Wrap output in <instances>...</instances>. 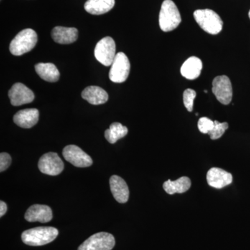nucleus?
I'll use <instances>...</instances> for the list:
<instances>
[{
	"label": "nucleus",
	"mask_w": 250,
	"mask_h": 250,
	"mask_svg": "<svg viewBox=\"0 0 250 250\" xmlns=\"http://www.w3.org/2000/svg\"><path fill=\"white\" fill-rule=\"evenodd\" d=\"M57 229L52 227H39L26 230L21 238L24 244L30 246H42L54 241L58 236Z\"/></svg>",
	"instance_id": "obj_1"
},
{
	"label": "nucleus",
	"mask_w": 250,
	"mask_h": 250,
	"mask_svg": "<svg viewBox=\"0 0 250 250\" xmlns=\"http://www.w3.org/2000/svg\"><path fill=\"white\" fill-rule=\"evenodd\" d=\"M182 22L178 8L172 0H165L161 5L159 25L161 30L168 32L175 29Z\"/></svg>",
	"instance_id": "obj_2"
},
{
	"label": "nucleus",
	"mask_w": 250,
	"mask_h": 250,
	"mask_svg": "<svg viewBox=\"0 0 250 250\" xmlns=\"http://www.w3.org/2000/svg\"><path fill=\"white\" fill-rule=\"evenodd\" d=\"M38 36L36 31L26 29L18 33L10 44L11 53L14 56H21L30 52L37 43Z\"/></svg>",
	"instance_id": "obj_3"
},
{
	"label": "nucleus",
	"mask_w": 250,
	"mask_h": 250,
	"mask_svg": "<svg viewBox=\"0 0 250 250\" xmlns=\"http://www.w3.org/2000/svg\"><path fill=\"white\" fill-rule=\"evenodd\" d=\"M193 15L197 24L206 32L215 35L223 29V21L215 11L210 9H200L195 11Z\"/></svg>",
	"instance_id": "obj_4"
},
{
	"label": "nucleus",
	"mask_w": 250,
	"mask_h": 250,
	"mask_svg": "<svg viewBox=\"0 0 250 250\" xmlns=\"http://www.w3.org/2000/svg\"><path fill=\"white\" fill-rule=\"evenodd\" d=\"M116 244L114 236L111 233L100 232L85 240L77 250H111Z\"/></svg>",
	"instance_id": "obj_5"
},
{
	"label": "nucleus",
	"mask_w": 250,
	"mask_h": 250,
	"mask_svg": "<svg viewBox=\"0 0 250 250\" xmlns=\"http://www.w3.org/2000/svg\"><path fill=\"white\" fill-rule=\"evenodd\" d=\"M109 79L114 83H123L129 77L130 62L126 54L118 52L111 65Z\"/></svg>",
	"instance_id": "obj_6"
},
{
	"label": "nucleus",
	"mask_w": 250,
	"mask_h": 250,
	"mask_svg": "<svg viewBox=\"0 0 250 250\" xmlns=\"http://www.w3.org/2000/svg\"><path fill=\"white\" fill-rule=\"evenodd\" d=\"M95 57L104 66H111L116 57V43L111 37L104 38L95 46Z\"/></svg>",
	"instance_id": "obj_7"
},
{
	"label": "nucleus",
	"mask_w": 250,
	"mask_h": 250,
	"mask_svg": "<svg viewBox=\"0 0 250 250\" xmlns=\"http://www.w3.org/2000/svg\"><path fill=\"white\" fill-rule=\"evenodd\" d=\"M212 85V91L220 103L228 105L231 103L233 97L232 85L228 77L222 75L215 77Z\"/></svg>",
	"instance_id": "obj_8"
},
{
	"label": "nucleus",
	"mask_w": 250,
	"mask_h": 250,
	"mask_svg": "<svg viewBox=\"0 0 250 250\" xmlns=\"http://www.w3.org/2000/svg\"><path fill=\"white\" fill-rule=\"evenodd\" d=\"M39 168L42 173L56 176L62 173L64 164L57 153L49 152L41 156L39 161Z\"/></svg>",
	"instance_id": "obj_9"
},
{
	"label": "nucleus",
	"mask_w": 250,
	"mask_h": 250,
	"mask_svg": "<svg viewBox=\"0 0 250 250\" xmlns=\"http://www.w3.org/2000/svg\"><path fill=\"white\" fill-rule=\"evenodd\" d=\"M62 156L67 162L75 167H86L93 164V160L90 156L75 145H70L64 148Z\"/></svg>",
	"instance_id": "obj_10"
},
{
	"label": "nucleus",
	"mask_w": 250,
	"mask_h": 250,
	"mask_svg": "<svg viewBox=\"0 0 250 250\" xmlns=\"http://www.w3.org/2000/svg\"><path fill=\"white\" fill-rule=\"evenodd\" d=\"M9 97L11 104L15 106L32 103L35 98L32 90L22 83L13 85L9 91Z\"/></svg>",
	"instance_id": "obj_11"
},
{
	"label": "nucleus",
	"mask_w": 250,
	"mask_h": 250,
	"mask_svg": "<svg viewBox=\"0 0 250 250\" xmlns=\"http://www.w3.org/2000/svg\"><path fill=\"white\" fill-rule=\"evenodd\" d=\"M207 183L210 187L221 189L232 183V174L218 167H213L207 174Z\"/></svg>",
	"instance_id": "obj_12"
},
{
	"label": "nucleus",
	"mask_w": 250,
	"mask_h": 250,
	"mask_svg": "<svg viewBox=\"0 0 250 250\" xmlns=\"http://www.w3.org/2000/svg\"><path fill=\"white\" fill-rule=\"evenodd\" d=\"M52 210L47 205H34L28 208L24 218L28 222L34 223L39 222L41 223H48L52 219Z\"/></svg>",
	"instance_id": "obj_13"
},
{
	"label": "nucleus",
	"mask_w": 250,
	"mask_h": 250,
	"mask_svg": "<svg viewBox=\"0 0 250 250\" xmlns=\"http://www.w3.org/2000/svg\"><path fill=\"white\" fill-rule=\"evenodd\" d=\"M110 188L113 196L119 203H126L129 200V190L125 181L119 176L113 175L110 178Z\"/></svg>",
	"instance_id": "obj_14"
},
{
	"label": "nucleus",
	"mask_w": 250,
	"mask_h": 250,
	"mask_svg": "<svg viewBox=\"0 0 250 250\" xmlns=\"http://www.w3.org/2000/svg\"><path fill=\"white\" fill-rule=\"evenodd\" d=\"M39 119V111L36 108L21 110L14 116V121L18 126L29 129L37 124Z\"/></svg>",
	"instance_id": "obj_15"
},
{
	"label": "nucleus",
	"mask_w": 250,
	"mask_h": 250,
	"mask_svg": "<svg viewBox=\"0 0 250 250\" xmlns=\"http://www.w3.org/2000/svg\"><path fill=\"white\" fill-rule=\"evenodd\" d=\"M52 37L57 43H73L78 39V30L74 27H56L52 29Z\"/></svg>",
	"instance_id": "obj_16"
},
{
	"label": "nucleus",
	"mask_w": 250,
	"mask_h": 250,
	"mask_svg": "<svg viewBox=\"0 0 250 250\" xmlns=\"http://www.w3.org/2000/svg\"><path fill=\"white\" fill-rule=\"evenodd\" d=\"M82 98L93 105H100L106 103L108 95L106 90L98 86H88L82 93Z\"/></svg>",
	"instance_id": "obj_17"
},
{
	"label": "nucleus",
	"mask_w": 250,
	"mask_h": 250,
	"mask_svg": "<svg viewBox=\"0 0 250 250\" xmlns=\"http://www.w3.org/2000/svg\"><path fill=\"white\" fill-rule=\"evenodd\" d=\"M202 70V61L196 57H191L184 62L181 67V74L187 80H193L200 77Z\"/></svg>",
	"instance_id": "obj_18"
},
{
	"label": "nucleus",
	"mask_w": 250,
	"mask_h": 250,
	"mask_svg": "<svg viewBox=\"0 0 250 250\" xmlns=\"http://www.w3.org/2000/svg\"><path fill=\"white\" fill-rule=\"evenodd\" d=\"M115 6V0H88L84 9L92 15H102L111 11Z\"/></svg>",
	"instance_id": "obj_19"
},
{
	"label": "nucleus",
	"mask_w": 250,
	"mask_h": 250,
	"mask_svg": "<svg viewBox=\"0 0 250 250\" xmlns=\"http://www.w3.org/2000/svg\"><path fill=\"white\" fill-rule=\"evenodd\" d=\"M36 73L42 80L48 82H57L59 80L60 73L55 65L51 62H40L35 65Z\"/></svg>",
	"instance_id": "obj_20"
},
{
	"label": "nucleus",
	"mask_w": 250,
	"mask_h": 250,
	"mask_svg": "<svg viewBox=\"0 0 250 250\" xmlns=\"http://www.w3.org/2000/svg\"><path fill=\"white\" fill-rule=\"evenodd\" d=\"M191 187V181L187 177H180L176 181L170 179L166 181L164 184V189L169 195L174 193H184L188 191Z\"/></svg>",
	"instance_id": "obj_21"
},
{
	"label": "nucleus",
	"mask_w": 250,
	"mask_h": 250,
	"mask_svg": "<svg viewBox=\"0 0 250 250\" xmlns=\"http://www.w3.org/2000/svg\"><path fill=\"white\" fill-rule=\"evenodd\" d=\"M128 129L119 123H112L109 129L105 131L104 136L108 143L114 144L118 140L127 135Z\"/></svg>",
	"instance_id": "obj_22"
},
{
	"label": "nucleus",
	"mask_w": 250,
	"mask_h": 250,
	"mask_svg": "<svg viewBox=\"0 0 250 250\" xmlns=\"http://www.w3.org/2000/svg\"><path fill=\"white\" fill-rule=\"evenodd\" d=\"M229 125L228 123H219L218 121H214V126L213 129L209 133L210 139L217 140L221 138L225 134L226 130L228 129Z\"/></svg>",
	"instance_id": "obj_23"
},
{
	"label": "nucleus",
	"mask_w": 250,
	"mask_h": 250,
	"mask_svg": "<svg viewBox=\"0 0 250 250\" xmlns=\"http://www.w3.org/2000/svg\"><path fill=\"white\" fill-rule=\"evenodd\" d=\"M196 92L190 88H188L184 92V104L189 112H191L193 110L194 100L196 98Z\"/></svg>",
	"instance_id": "obj_24"
},
{
	"label": "nucleus",
	"mask_w": 250,
	"mask_h": 250,
	"mask_svg": "<svg viewBox=\"0 0 250 250\" xmlns=\"http://www.w3.org/2000/svg\"><path fill=\"white\" fill-rule=\"evenodd\" d=\"M197 126L202 134H209L214 126V121H211L207 117H203L199 120Z\"/></svg>",
	"instance_id": "obj_25"
},
{
	"label": "nucleus",
	"mask_w": 250,
	"mask_h": 250,
	"mask_svg": "<svg viewBox=\"0 0 250 250\" xmlns=\"http://www.w3.org/2000/svg\"><path fill=\"white\" fill-rule=\"evenodd\" d=\"M11 164V157L7 153L2 152L0 154V171L6 170Z\"/></svg>",
	"instance_id": "obj_26"
},
{
	"label": "nucleus",
	"mask_w": 250,
	"mask_h": 250,
	"mask_svg": "<svg viewBox=\"0 0 250 250\" xmlns=\"http://www.w3.org/2000/svg\"><path fill=\"white\" fill-rule=\"evenodd\" d=\"M6 211H7V205L4 202H0V216L2 217Z\"/></svg>",
	"instance_id": "obj_27"
},
{
	"label": "nucleus",
	"mask_w": 250,
	"mask_h": 250,
	"mask_svg": "<svg viewBox=\"0 0 250 250\" xmlns=\"http://www.w3.org/2000/svg\"><path fill=\"white\" fill-rule=\"evenodd\" d=\"M249 17L250 18V12H249Z\"/></svg>",
	"instance_id": "obj_28"
}]
</instances>
